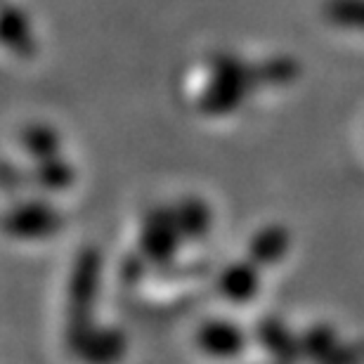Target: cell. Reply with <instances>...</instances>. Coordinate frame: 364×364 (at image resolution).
<instances>
[{"mask_svg": "<svg viewBox=\"0 0 364 364\" xmlns=\"http://www.w3.org/2000/svg\"><path fill=\"white\" fill-rule=\"evenodd\" d=\"M203 346H206L208 353L213 355H232L239 348V336L237 329L230 326L228 322H213L206 326V333H203Z\"/></svg>", "mask_w": 364, "mask_h": 364, "instance_id": "obj_2", "label": "cell"}, {"mask_svg": "<svg viewBox=\"0 0 364 364\" xmlns=\"http://www.w3.org/2000/svg\"><path fill=\"white\" fill-rule=\"evenodd\" d=\"M253 277L249 270H232L223 277V291L232 298H249L253 294Z\"/></svg>", "mask_w": 364, "mask_h": 364, "instance_id": "obj_3", "label": "cell"}, {"mask_svg": "<svg viewBox=\"0 0 364 364\" xmlns=\"http://www.w3.org/2000/svg\"><path fill=\"white\" fill-rule=\"evenodd\" d=\"M326 17L343 28L364 31V0H329Z\"/></svg>", "mask_w": 364, "mask_h": 364, "instance_id": "obj_1", "label": "cell"}]
</instances>
